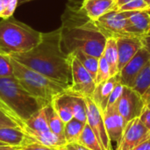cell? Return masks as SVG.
I'll return each instance as SVG.
<instances>
[{
    "instance_id": "34",
    "label": "cell",
    "mask_w": 150,
    "mask_h": 150,
    "mask_svg": "<svg viewBox=\"0 0 150 150\" xmlns=\"http://www.w3.org/2000/svg\"><path fill=\"white\" fill-rule=\"evenodd\" d=\"M21 149L22 150H58L56 148H51V147H47L45 145H42L37 142L34 141H31L28 139H25L22 146H21Z\"/></svg>"
},
{
    "instance_id": "32",
    "label": "cell",
    "mask_w": 150,
    "mask_h": 150,
    "mask_svg": "<svg viewBox=\"0 0 150 150\" xmlns=\"http://www.w3.org/2000/svg\"><path fill=\"white\" fill-rule=\"evenodd\" d=\"M17 127H20L18 122L11 115H10L5 110L0 107V128Z\"/></svg>"
},
{
    "instance_id": "14",
    "label": "cell",
    "mask_w": 150,
    "mask_h": 150,
    "mask_svg": "<svg viewBox=\"0 0 150 150\" xmlns=\"http://www.w3.org/2000/svg\"><path fill=\"white\" fill-rule=\"evenodd\" d=\"M118 53H119V72L125 65L136 54L142 47L143 42L141 37H121L118 38Z\"/></svg>"
},
{
    "instance_id": "1",
    "label": "cell",
    "mask_w": 150,
    "mask_h": 150,
    "mask_svg": "<svg viewBox=\"0 0 150 150\" xmlns=\"http://www.w3.org/2000/svg\"><path fill=\"white\" fill-rule=\"evenodd\" d=\"M11 57L61 84L66 90L72 86L70 54L62 49L60 27L49 33H42L40 41L30 51Z\"/></svg>"
},
{
    "instance_id": "40",
    "label": "cell",
    "mask_w": 150,
    "mask_h": 150,
    "mask_svg": "<svg viewBox=\"0 0 150 150\" xmlns=\"http://www.w3.org/2000/svg\"><path fill=\"white\" fill-rule=\"evenodd\" d=\"M142 98L144 99L146 105L148 104V102L150 100V87L148 89V91L144 93V95L142 96Z\"/></svg>"
},
{
    "instance_id": "33",
    "label": "cell",
    "mask_w": 150,
    "mask_h": 150,
    "mask_svg": "<svg viewBox=\"0 0 150 150\" xmlns=\"http://www.w3.org/2000/svg\"><path fill=\"white\" fill-rule=\"evenodd\" d=\"M123 90H124V85L121 83V82H119L116 84L114 90L112 91V94L110 96V98H109V101H108L106 109L118 106L119 102H120V99L121 95L123 93Z\"/></svg>"
},
{
    "instance_id": "37",
    "label": "cell",
    "mask_w": 150,
    "mask_h": 150,
    "mask_svg": "<svg viewBox=\"0 0 150 150\" xmlns=\"http://www.w3.org/2000/svg\"><path fill=\"white\" fill-rule=\"evenodd\" d=\"M66 148L69 150H90L80 145L79 143H68L66 145Z\"/></svg>"
},
{
    "instance_id": "7",
    "label": "cell",
    "mask_w": 150,
    "mask_h": 150,
    "mask_svg": "<svg viewBox=\"0 0 150 150\" xmlns=\"http://www.w3.org/2000/svg\"><path fill=\"white\" fill-rule=\"evenodd\" d=\"M70 60L72 86L69 91L84 98H91L97 85L95 80L73 54H70Z\"/></svg>"
},
{
    "instance_id": "41",
    "label": "cell",
    "mask_w": 150,
    "mask_h": 150,
    "mask_svg": "<svg viewBox=\"0 0 150 150\" xmlns=\"http://www.w3.org/2000/svg\"><path fill=\"white\" fill-rule=\"evenodd\" d=\"M115 1H116L117 10H118L120 7H121L122 5L126 4L127 3H128V2H130V1H132V0H115Z\"/></svg>"
},
{
    "instance_id": "4",
    "label": "cell",
    "mask_w": 150,
    "mask_h": 150,
    "mask_svg": "<svg viewBox=\"0 0 150 150\" xmlns=\"http://www.w3.org/2000/svg\"><path fill=\"white\" fill-rule=\"evenodd\" d=\"M41 33L13 17L0 21V53L7 55L33 49L40 41Z\"/></svg>"
},
{
    "instance_id": "22",
    "label": "cell",
    "mask_w": 150,
    "mask_h": 150,
    "mask_svg": "<svg viewBox=\"0 0 150 150\" xmlns=\"http://www.w3.org/2000/svg\"><path fill=\"white\" fill-rule=\"evenodd\" d=\"M24 127L39 133L47 132L50 130L45 115L44 107L36 112L33 116H31L27 120H25L24 122Z\"/></svg>"
},
{
    "instance_id": "35",
    "label": "cell",
    "mask_w": 150,
    "mask_h": 150,
    "mask_svg": "<svg viewBox=\"0 0 150 150\" xmlns=\"http://www.w3.org/2000/svg\"><path fill=\"white\" fill-rule=\"evenodd\" d=\"M140 120H142L143 125L150 131V108L148 107L147 105L144 107V109L140 116Z\"/></svg>"
},
{
    "instance_id": "26",
    "label": "cell",
    "mask_w": 150,
    "mask_h": 150,
    "mask_svg": "<svg viewBox=\"0 0 150 150\" xmlns=\"http://www.w3.org/2000/svg\"><path fill=\"white\" fill-rule=\"evenodd\" d=\"M73 54L79 60L82 65L88 70V72L95 80L98 73V58L88 54L81 50L75 51Z\"/></svg>"
},
{
    "instance_id": "46",
    "label": "cell",
    "mask_w": 150,
    "mask_h": 150,
    "mask_svg": "<svg viewBox=\"0 0 150 150\" xmlns=\"http://www.w3.org/2000/svg\"><path fill=\"white\" fill-rule=\"evenodd\" d=\"M147 35H148V36H150V28H149V33H148V34H147ZM147 35H146V36H147Z\"/></svg>"
},
{
    "instance_id": "27",
    "label": "cell",
    "mask_w": 150,
    "mask_h": 150,
    "mask_svg": "<svg viewBox=\"0 0 150 150\" xmlns=\"http://www.w3.org/2000/svg\"><path fill=\"white\" fill-rule=\"evenodd\" d=\"M150 87V61L145 65V67L142 69V70L140 72L139 76H137L134 85L133 89L136 91L139 94L142 95V97L144 95V93L148 91Z\"/></svg>"
},
{
    "instance_id": "12",
    "label": "cell",
    "mask_w": 150,
    "mask_h": 150,
    "mask_svg": "<svg viewBox=\"0 0 150 150\" xmlns=\"http://www.w3.org/2000/svg\"><path fill=\"white\" fill-rule=\"evenodd\" d=\"M104 122L111 142L120 143L127 122L118 110V106L106 109L103 113Z\"/></svg>"
},
{
    "instance_id": "6",
    "label": "cell",
    "mask_w": 150,
    "mask_h": 150,
    "mask_svg": "<svg viewBox=\"0 0 150 150\" xmlns=\"http://www.w3.org/2000/svg\"><path fill=\"white\" fill-rule=\"evenodd\" d=\"M106 39L133 37L127 30V20L122 11L113 10L95 21Z\"/></svg>"
},
{
    "instance_id": "39",
    "label": "cell",
    "mask_w": 150,
    "mask_h": 150,
    "mask_svg": "<svg viewBox=\"0 0 150 150\" xmlns=\"http://www.w3.org/2000/svg\"><path fill=\"white\" fill-rule=\"evenodd\" d=\"M21 147H13L8 145H0V150H17L20 149Z\"/></svg>"
},
{
    "instance_id": "10",
    "label": "cell",
    "mask_w": 150,
    "mask_h": 150,
    "mask_svg": "<svg viewBox=\"0 0 150 150\" xmlns=\"http://www.w3.org/2000/svg\"><path fill=\"white\" fill-rule=\"evenodd\" d=\"M150 138V131L143 125L140 118L129 121L123 136L115 150H132Z\"/></svg>"
},
{
    "instance_id": "18",
    "label": "cell",
    "mask_w": 150,
    "mask_h": 150,
    "mask_svg": "<svg viewBox=\"0 0 150 150\" xmlns=\"http://www.w3.org/2000/svg\"><path fill=\"white\" fill-rule=\"evenodd\" d=\"M52 105L64 124L68 123L72 119H74L71 104V96L68 91L56 96L54 98Z\"/></svg>"
},
{
    "instance_id": "13",
    "label": "cell",
    "mask_w": 150,
    "mask_h": 150,
    "mask_svg": "<svg viewBox=\"0 0 150 150\" xmlns=\"http://www.w3.org/2000/svg\"><path fill=\"white\" fill-rule=\"evenodd\" d=\"M127 20V30L133 37L143 38L150 28L149 11H122Z\"/></svg>"
},
{
    "instance_id": "31",
    "label": "cell",
    "mask_w": 150,
    "mask_h": 150,
    "mask_svg": "<svg viewBox=\"0 0 150 150\" xmlns=\"http://www.w3.org/2000/svg\"><path fill=\"white\" fill-rule=\"evenodd\" d=\"M119 11H149V7L145 0H132L118 9Z\"/></svg>"
},
{
    "instance_id": "3",
    "label": "cell",
    "mask_w": 150,
    "mask_h": 150,
    "mask_svg": "<svg viewBox=\"0 0 150 150\" xmlns=\"http://www.w3.org/2000/svg\"><path fill=\"white\" fill-rule=\"evenodd\" d=\"M46 106L31 95L13 76L0 77V107L24 127V122Z\"/></svg>"
},
{
    "instance_id": "23",
    "label": "cell",
    "mask_w": 150,
    "mask_h": 150,
    "mask_svg": "<svg viewBox=\"0 0 150 150\" xmlns=\"http://www.w3.org/2000/svg\"><path fill=\"white\" fill-rule=\"evenodd\" d=\"M71 96V104L74 118L83 123H87V105L84 97L67 90Z\"/></svg>"
},
{
    "instance_id": "5",
    "label": "cell",
    "mask_w": 150,
    "mask_h": 150,
    "mask_svg": "<svg viewBox=\"0 0 150 150\" xmlns=\"http://www.w3.org/2000/svg\"><path fill=\"white\" fill-rule=\"evenodd\" d=\"M13 76L19 83L45 105L51 104L54 98L67 90L61 84L33 70L11 58Z\"/></svg>"
},
{
    "instance_id": "16",
    "label": "cell",
    "mask_w": 150,
    "mask_h": 150,
    "mask_svg": "<svg viewBox=\"0 0 150 150\" xmlns=\"http://www.w3.org/2000/svg\"><path fill=\"white\" fill-rule=\"evenodd\" d=\"M82 8L91 20L97 21L109 11L117 10V5L115 0H83Z\"/></svg>"
},
{
    "instance_id": "47",
    "label": "cell",
    "mask_w": 150,
    "mask_h": 150,
    "mask_svg": "<svg viewBox=\"0 0 150 150\" xmlns=\"http://www.w3.org/2000/svg\"><path fill=\"white\" fill-rule=\"evenodd\" d=\"M0 145H6V144H4V143H3V142H0ZM9 146V145H8Z\"/></svg>"
},
{
    "instance_id": "30",
    "label": "cell",
    "mask_w": 150,
    "mask_h": 150,
    "mask_svg": "<svg viewBox=\"0 0 150 150\" xmlns=\"http://www.w3.org/2000/svg\"><path fill=\"white\" fill-rule=\"evenodd\" d=\"M13 76V68L10 55L0 53V77Z\"/></svg>"
},
{
    "instance_id": "38",
    "label": "cell",
    "mask_w": 150,
    "mask_h": 150,
    "mask_svg": "<svg viewBox=\"0 0 150 150\" xmlns=\"http://www.w3.org/2000/svg\"><path fill=\"white\" fill-rule=\"evenodd\" d=\"M142 42H143V46L150 52V36H144L142 38Z\"/></svg>"
},
{
    "instance_id": "21",
    "label": "cell",
    "mask_w": 150,
    "mask_h": 150,
    "mask_svg": "<svg viewBox=\"0 0 150 150\" xmlns=\"http://www.w3.org/2000/svg\"><path fill=\"white\" fill-rule=\"evenodd\" d=\"M44 112H45V115L47 118V121L49 129L54 134L58 135L59 137L65 139V137H64L65 124L63 123V121L61 120V118L55 112L52 103L44 106Z\"/></svg>"
},
{
    "instance_id": "15",
    "label": "cell",
    "mask_w": 150,
    "mask_h": 150,
    "mask_svg": "<svg viewBox=\"0 0 150 150\" xmlns=\"http://www.w3.org/2000/svg\"><path fill=\"white\" fill-rule=\"evenodd\" d=\"M119 82H120V72L117 73L115 76H111L108 80L96 85L94 92L91 96V99L102 113L105 112L110 96Z\"/></svg>"
},
{
    "instance_id": "43",
    "label": "cell",
    "mask_w": 150,
    "mask_h": 150,
    "mask_svg": "<svg viewBox=\"0 0 150 150\" xmlns=\"http://www.w3.org/2000/svg\"><path fill=\"white\" fill-rule=\"evenodd\" d=\"M58 150H69L67 148H66V146H64V147H62V148H59Z\"/></svg>"
},
{
    "instance_id": "9",
    "label": "cell",
    "mask_w": 150,
    "mask_h": 150,
    "mask_svg": "<svg viewBox=\"0 0 150 150\" xmlns=\"http://www.w3.org/2000/svg\"><path fill=\"white\" fill-rule=\"evenodd\" d=\"M84 98L87 105V123L94 132L103 149L105 150H113L112 142L105 128L103 113L95 105L91 98L85 97Z\"/></svg>"
},
{
    "instance_id": "17",
    "label": "cell",
    "mask_w": 150,
    "mask_h": 150,
    "mask_svg": "<svg viewBox=\"0 0 150 150\" xmlns=\"http://www.w3.org/2000/svg\"><path fill=\"white\" fill-rule=\"evenodd\" d=\"M22 129L24 130L25 134L26 139L37 142L42 145L51 147V148H56V149H59L67 145V142L65 139L59 137L58 135L54 134L51 130L39 133V132L32 131L26 127H23Z\"/></svg>"
},
{
    "instance_id": "8",
    "label": "cell",
    "mask_w": 150,
    "mask_h": 150,
    "mask_svg": "<svg viewBox=\"0 0 150 150\" xmlns=\"http://www.w3.org/2000/svg\"><path fill=\"white\" fill-rule=\"evenodd\" d=\"M145 106L146 103L141 94L133 88L124 86L118 110L127 123L136 118H140Z\"/></svg>"
},
{
    "instance_id": "44",
    "label": "cell",
    "mask_w": 150,
    "mask_h": 150,
    "mask_svg": "<svg viewBox=\"0 0 150 150\" xmlns=\"http://www.w3.org/2000/svg\"><path fill=\"white\" fill-rule=\"evenodd\" d=\"M145 2L148 4V5H149V11H150V0H145Z\"/></svg>"
},
{
    "instance_id": "20",
    "label": "cell",
    "mask_w": 150,
    "mask_h": 150,
    "mask_svg": "<svg viewBox=\"0 0 150 150\" xmlns=\"http://www.w3.org/2000/svg\"><path fill=\"white\" fill-rule=\"evenodd\" d=\"M103 55L109 64L111 76H115L119 73V53L116 39H106Z\"/></svg>"
},
{
    "instance_id": "24",
    "label": "cell",
    "mask_w": 150,
    "mask_h": 150,
    "mask_svg": "<svg viewBox=\"0 0 150 150\" xmlns=\"http://www.w3.org/2000/svg\"><path fill=\"white\" fill-rule=\"evenodd\" d=\"M85 123H83L75 118L65 124L64 137L68 143H77L79 137L83 130Z\"/></svg>"
},
{
    "instance_id": "11",
    "label": "cell",
    "mask_w": 150,
    "mask_h": 150,
    "mask_svg": "<svg viewBox=\"0 0 150 150\" xmlns=\"http://www.w3.org/2000/svg\"><path fill=\"white\" fill-rule=\"evenodd\" d=\"M149 61L150 52L145 47H142L120 71L121 83L132 88L140 72Z\"/></svg>"
},
{
    "instance_id": "45",
    "label": "cell",
    "mask_w": 150,
    "mask_h": 150,
    "mask_svg": "<svg viewBox=\"0 0 150 150\" xmlns=\"http://www.w3.org/2000/svg\"><path fill=\"white\" fill-rule=\"evenodd\" d=\"M146 105H147L148 107H149V108H150V100H149V102H148V104H147Z\"/></svg>"
},
{
    "instance_id": "42",
    "label": "cell",
    "mask_w": 150,
    "mask_h": 150,
    "mask_svg": "<svg viewBox=\"0 0 150 150\" xmlns=\"http://www.w3.org/2000/svg\"><path fill=\"white\" fill-rule=\"evenodd\" d=\"M31 1H33V0H18V4H25V3H28Z\"/></svg>"
},
{
    "instance_id": "19",
    "label": "cell",
    "mask_w": 150,
    "mask_h": 150,
    "mask_svg": "<svg viewBox=\"0 0 150 150\" xmlns=\"http://www.w3.org/2000/svg\"><path fill=\"white\" fill-rule=\"evenodd\" d=\"M25 139V134L22 127L0 128V142L9 146L21 147Z\"/></svg>"
},
{
    "instance_id": "29",
    "label": "cell",
    "mask_w": 150,
    "mask_h": 150,
    "mask_svg": "<svg viewBox=\"0 0 150 150\" xmlns=\"http://www.w3.org/2000/svg\"><path fill=\"white\" fill-rule=\"evenodd\" d=\"M18 4V0H0V18L5 19L12 17Z\"/></svg>"
},
{
    "instance_id": "28",
    "label": "cell",
    "mask_w": 150,
    "mask_h": 150,
    "mask_svg": "<svg viewBox=\"0 0 150 150\" xmlns=\"http://www.w3.org/2000/svg\"><path fill=\"white\" fill-rule=\"evenodd\" d=\"M111 76H111L109 64L105 60V58L104 57V55L102 54L98 58V73L95 79V83L96 84H98L104 81L108 80Z\"/></svg>"
},
{
    "instance_id": "36",
    "label": "cell",
    "mask_w": 150,
    "mask_h": 150,
    "mask_svg": "<svg viewBox=\"0 0 150 150\" xmlns=\"http://www.w3.org/2000/svg\"><path fill=\"white\" fill-rule=\"evenodd\" d=\"M132 150H150V138L146 140L145 142H142Z\"/></svg>"
},
{
    "instance_id": "25",
    "label": "cell",
    "mask_w": 150,
    "mask_h": 150,
    "mask_svg": "<svg viewBox=\"0 0 150 150\" xmlns=\"http://www.w3.org/2000/svg\"><path fill=\"white\" fill-rule=\"evenodd\" d=\"M77 143L90 150H105L88 123H85Z\"/></svg>"
},
{
    "instance_id": "2",
    "label": "cell",
    "mask_w": 150,
    "mask_h": 150,
    "mask_svg": "<svg viewBox=\"0 0 150 150\" xmlns=\"http://www.w3.org/2000/svg\"><path fill=\"white\" fill-rule=\"evenodd\" d=\"M82 1L69 0L66 4L60 26L62 47L68 54L81 50L99 58L104 53L106 38L84 12Z\"/></svg>"
},
{
    "instance_id": "48",
    "label": "cell",
    "mask_w": 150,
    "mask_h": 150,
    "mask_svg": "<svg viewBox=\"0 0 150 150\" xmlns=\"http://www.w3.org/2000/svg\"><path fill=\"white\" fill-rule=\"evenodd\" d=\"M17 150H22V149H21V148H20V149H17Z\"/></svg>"
}]
</instances>
